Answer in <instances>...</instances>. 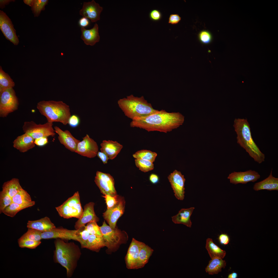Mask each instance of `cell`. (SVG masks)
Segmentation results:
<instances>
[{
	"instance_id": "obj_1",
	"label": "cell",
	"mask_w": 278,
	"mask_h": 278,
	"mask_svg": "<svg viewBox=\"0 0 278 278\" xmlns=\"http://www.w3.org/2000/svg\"><path fill=\"white\" fill-rule=\"evenodd\" d=\"M184 116L179 112L158 110L149 115L132 120V127L145 129L148 132L158 131L167 133L177 128L183 123Z\"/></svg>"
},
{
	"instance_id": "obj_2",
	"label": "cell",
	"mask_w": 278,
	"mask_h": 278,
	"mask_svg": "<svg viewBox=\"0 0 278 278\" xmlns=\"http://www.w3.org/2000/svg\"><path fill=\"white\" fill-rule=\"evenodd\" d=\"M54 243V261L66 269L67 276L70 278L73 275L81 255L80 249L74 243L66 242L60 238L56 239Z\"/></svg>"
},
{
	"instance_id": "obj_3",
	"label": "cell",
	"mask_w": 278,
	"mask_h": 278,
	"mask_svg": "<svg viewBox=\"0 0 278 278\" xmlns=\"http://www.w3.org/2000/svg\"><path fill=\"white\" fill-rule=\"evenodd\" d=\"M233 126L237 134V143L259 164L265 161V154L260 150L252 137L250 125L247 119L236 118Z\"/></svg>"
},
{
	"instance_id": "obj_4",
	"label": "cell",
	"mask_w": 278,
	"mask_h": 278,
	"mask_svg": "<svg viewBox=\"0 0 278 278\" xmlns=\"http://www.w3.org/2000/svg\"><path fill=\"white\" fill-rule=\"evenodd\" d=\"M117 103L125 115L132 120L149 115L158 111L154 109L143 96L138 97L131 94L119 99Z\"/></svg>"
},
{
	"instance_id": "obj_5",
	"label": "cell",
	"mask_w": 278,
	"mask_h": 278,
	"mask_svg": "<svg viewBox=\"0 0 278 278\" xmlns=\"http://www.w3.org/2000/svg\"><path fill=\"white\" fill-rule=\"evenodd\" d=\"M37 108L49 122H59L66 125L71 116L69 106L62 101H41Z\"/></svg>"
},
{
	"instance_id": "obj_6",
	"label": "cell",
	"mask_w": 278,
	"mask_h": 278,
	"mask_svg": "<svg viewBox=\"0 0 278 278\" xmlns=\"http://www.w3.org/2000/svg\"><path fill=\"white\" fill-rule=\"evenodd\" d=\"M55 208L59 216L64 218H80L83 209L81 203L79 192H75L72 196Z\"/></svg>"
},
{
	"instance_id": "obj_7",
	"label": "cell",
	"mask_w": 278,
	"mask_h": 278,
	"mask_svg": "<svg viewBox=\"0 0 278 278\" xmlns=\"http://www.w3.org/2000/svg\"><path fill=\"white\" fill-rule=\"evenodd\" d=\"M99 227L106 246L110 251H113L117 249L120 245L125 242L128 238L127 235L116 228H112L106 224L105 221Z\"/></svg>"
},
{
	"instance_id": "obj_8",
	"label": "cell",
	"mask_w": 278,
	"mask_h": 278,
	"mask_svg": "<svg viewBox=\"0 0 278 278\" xmlns=\"http://www.w3.org/2000/svg\"><path fill=\"white\" fill-rule=\"evenodd\" d=\"M53 123L47 122L41 124H37L32 121L24 122L22 126L23 132L36 139L43 137L54 136L55 135Z\"/></svg>"
},
{
	"instance_id": "obj_9",
	"label": "cell",
	"mask_w": 278,
	"mask_h": 278,
	"mask_svg": "<svg viewBox=\"0 0 278 278\" xmlns=\"http://www.w3.org/2000/svg\"><path fill=\"white\" fill-rule=\"evenodd\" d=\"M18 98L13 88L5 90L0 93V116L6 117L10 113L18 109Z\"/></svg>"
},
{
	"instance_id": "obj_10",
	"label": "cell",
	"mask_w": 278,
	"mask_h": 278,
	"mask_svg": "<svg viewBox=\"0 0 278 278\" xmlns=\"http://www.w3.org/2000/svg\"><path fill=\"white\" fill-rule=\"evenodd\" d=\"M94 182L104 195L112 196L117 195L113 177L109 174L98 171L95 177Z\"/></svg>"
},
{
	"instance_id": "obj_11",
	"label": "cell",
	"mask_w": 278,
	"mask_h": 278,
	"mask_svg": "<svg viewBox=\"0 0 278 278\" xmlns=\"http://www.w3.org/2000/svg\"><path fill=\"white\" fill-rule=\"evenodd\" d=\"M98 150L97 142L86 134L82 141L78 143L75 152L87 158H92L97 155Z\"/></svg>"
},
{
	"instance_id": "obj_12",
	"label": "cell",
	"mask_w": 278,
	"mask_h": 278,
	"mask_svg": "<svg viewBox=\"0 0 278 278\" xmlns=\"http://www.w3.org/2000/svg\"><path fill=\"white\" fill-rule=\"evenodd\" d=\"M0 29L5 38L14 45L19 43L16 31L11 19L6 13L0 11Z\"/></svg>"
},
{
	"instance_id": "obj_13",
	"label": "cell",
	"mask_w": 278,
	"mask_h": 278,
	"mask_svg": "<svg viewBox=\"0 0 278 278\" xmlns=\"http://www.w3.org/2000/svg\"><path fill=\"white\" fill-rule=\"evenodd\" d=\"M78 229L69 230L60 228H55L47 231L42 232V239L60 238L72 239L79 242L77 234Z\"/></svg>"
},
{
	"instance_id": "obj_14",
	"label": "cell",
	"mask_w": 278,
	"mask_h": 278,
	"mask_svg": "<svg viewBox=\"0 0 278 278\" xmlns=\"http://www.w3.org/2000/svg\"><path fill=\"white\" fill-rule=\"evenodd\" d=\"M176 197L183 200L184 198L185 179L180 171L175 170L168 177Z\"/></svg>"
},
{
	"instance_id": "obj_15",
	"label": "cell",
	"mask_w": 278,
	"mask_h": 278,
	"mask_svg": "<svg viewBox=\"0 0 278 278\" xmlns=\"http://www.w3.org/2000/svg\"><path fill=\"white\" fill-rule=\"evenodd\" d=\"M260 176L257 171L249 170L244 172L234 171L229 174L228 179L231 183L235 185L239 184H246L255 182L259 179Z\"/></svg>"
},
{
	"instance_id": "obj_16",
	"label": "cell",
	"mask_w": 278,
	"mask_h": 278,
	"mask_svg": "<svg viewBox=\"0 0 278 278\" xmlns=\"http://www.w3.org/2000/svg\"><path fill=\"white\" fill-rule=\"evenodd\" d=\"M103 10L102 7L92 0L88 2H84L79 14L83 17L90 19L92 22H94L100 20V14Z\"/></svg>"
},
{
	"instance_id": "obj_17",
	"label": "cell",
	"mask_w": 278,
	"mask_h": 278,
	"mask_svg": "<svg viewBox=\"0 0 278 278\" xmlns=\"http://www.w3.org/2000/svg\"><path fill=\"white\" fill-rule=\"evenodd\" d=\"M144 243L133 238L125 257L127 267L136 269L141 248Z\"/></svg>"
},
{
	"instance_id": "obj_18",
	"label": "cell",
	"mask_w": 278,
	"mask_h": 278,
	"mask_svg": "<svg viewBox=\"0 0 278 278\" xmlns=\"http://www.w3.org/2000/svg\"><path fill=\"white\" fill-rule=\"evenodd\" d=\"M125 205V201L120 198L116 206L111 208L107 209L103 213L104 219L112 228H116L117 220L124 213Z\"/></svg>"
},
{
	"instance_id": "obj_19",
	"label": "cell",
	"mask_w": 278,
	"mask_h": 278,
	"mask_svg": "<svg viewBox=\"0 0 278 278\" xmlns=\"http://www.w3.org/2000/svg\"><path fill=\"white\" fill-rule=\"evenodd\" d=\"M55 131L58 135V138L60 142L68 150L75 152L78 143L80 141L75 138L69 131H63L59 127H54Z\"/></svg>"
},
{
	"instance_id": "obj_20",
	"label": "cell",
	"mask_w": 278,
	"mask_h": 278,
	"mask_svg": "<svg viewBox=\"0 0 278 278\" xmlns=\"http://www.w3.org/2000/svg\"><path fill=\"white\" fill-rule=\"evenodd\" d=\"M94 205L93 202H89L85 205L81 217L75 223L74 227L76 230L85 226L86 224L91 221L97 222L99 221V218L95 213Z\"/></svg>"
},
{
	"instance_id": "obj_21",
	"label": "cell",
	"mask_w": 278,
	"mask_h": 278,
	"mask_svg": "<svg viewBox=\"0 0 278 278\" xmlns=\"http://www.w3.org/2000/svg\"><path fill=\"white\" fill-rule=\"evenodd\" d=\"M100 146L101 151L106 153L110 160L115 159L123 147L117 141L110 140L103 141Z\"/></svg>"
},
{
	"instance_id": "obj_22",
	"label": "cell",
	"mask_w": 278,
	"mask_h": 278,
	"mask_svg": "<svg viewBox=\"0 0 278 278\" xmlns=\"http://www.w3.org/2000/svg\"><path fill=\"white\" fill-rule=\"evenodd\" d=\"M34 139L25 133L19 136L13 142V146L21 152H25L35 146Z\"/></svg>"
},
{
	"instance_id": "obj_23",
	"label": "cell",
	"mask_w": 278,
	"mask_h": 278,
	"mask_svg": "<svg viewBox=\"0 0 278 278\" xmlns=\"http://www.w3.org/2000/svg\"><path fill=\"white\" fill-rule=\"evenodd\" d=\"M81 38L86 45L92 46L99 41L100 37L99 33V27L97 23L90 29H87L81 27Z\"/></svg>"
},
{
	"instance_id": "obj_24",
	"label": "cell",
	"mask_w": 278,
	"mask_h": 278,
	"mask_svg": "<svg viewBox=\"0 0 278 278\" xmlns=\"http://www.w3.org/2000/svg\"><path fill=\"white\" fill-rule=\"evenodd\" d=\"M27 227L42 232L49 231L56 227L50 218L47 216L36 220L28 221L27 224Z\"/></svg>"
},
{
	"instance_id": "obj_25",
	"label": "cell",
	"mask_w": 278,
	"mask_h": 278,
	"mask_svg": "<svg viewBox=\"0 0 278 278\" xmlns=\"http://www.w3.org/2000/svg\"><path fill=\"white\" fill-rule=\"evenodd\" d=\"M272 171V169L267 178L254 185L253 187L254 190L256 191L262 190H278V178L273 176Z\"/></svg>"
},
{
	"instance_id": "obj_26",
	"label": "cell",
	"mask_w": 278,
	"mask_h": 278,
	"mask_svg": "<svg viewBox=\"0 0 278 278\" xmlns=\"http://www.w3.org/2000/svg\"><path fill=\"white\" fill-rule=\"evenodd\" d=\"M194 209L193 207L181 209L177 214L172 217V221L175 224H181L191 227L192 222L190 217Z\"/></svg>"
},
{
	"instance_id": "obj_27",
	"label": "cell",
	"mask_w": 278,
	"mask_h": 278,
	"mask_svg": "<svg viewBox=\"0 0 278 278\" xmlns=\"http://www.w3.org/2000/svg\"><path fill=\"white\" fill-rule=\"evenodd\" d=\"M2 189L3 192L12 198L23 188L20 185L19 179L14 178L4 182Z\"/></svg>"
},
{
	"instance_id": "obj_28",
	"label": "cell",
	"mask_w": 278,
	"mask_h": 278,
	"mask_svg": "<svg viewBox=\"0 0 278 278\" xmlns=\"http://www.w3.org/2000/svg\"><path fill=\"white\" fill-rule=\"evenodd\" d=\"M205 248L211 259L215 258L223 259L226 254L225 251L215 244L211 238L206 239Z\"/></svg>"
},
{
	"instance_id": "obj_29",
	"label": "cell",
	"mask_w": 278,
	"mask_h": 278,
	"mask_svg": "<svg viewBox=\"0 0 278 278\" xmlns=\"http://www.w3.org/2000/svg\"><path fill=\"white\" fill-rule=\"evenodd\" d=\"M226 266L225 260L221 258H215L211 259L209 261L205 270L209 275L217 274L221 272L222 268H224Z\"/></svg>"
},
{
	"instance_id": "obj_30",
	"label": "cell",
	"mask_w": 278,
	"mask_h": 278,
	"mask_svg": "<svg viewBox=\"0 0 278 278\" xmlns=\"http://www.w3.org/2000/svg\"><path fill=\"white\" fill-rule=\"evenodd\" d=\"M35 204L34 201L27 203L19 204L12 202L6 208L3 213L5 215L11 217H14L20 211L24 209L34 206Z\"/></svg>"
},
{
	"instance_id": "obj_31",
	"label": "cell",
	"mask_w": 278,
	"mask_h": 278,
	"mask_svg": "<svg viewBox=\"0 0 278 278\" xmlns=\"http://www.w3.org/2000/svg\"><path fill=\"white\" fill-rule=\"evenodd\" d=\"M153 250L144 243L142 246L140 250L136 269L143 267L147 263L150 257L152 255Z\"/></svg>"
},
{
	"instance_id": "obj_32",
	"label": "cell",
	"mask_w": 278,
	"mask_h": 278,
	"mask_svg": "<svg viewBox=\"0 0 278 278\" xmlns=\"http://www.w3.org/2000/svg\"><path fill=\"white\" fill-rule=\"evenodd\" d=\"M106 246L103 237L90 234L89 237L85 248L91 250L98 252L100 249Z\"/></svg>"
},
{
	"instance_id": "obj_33",
	"label": "cell",
	"mask_w": 278,
	"mask_h": 278,
	"mask_svg": "<svg viewBox=\"0 0 278 278\" xmlns=\"http://www.w3.org/2000/svg\"><path fill=\"white\" fill-rule=\"evenodd\" d=\"M15 84L10 76L0 66V93L6 89L13 88Z\"/></svg>"
},
{
	"instance_id": "obj_34",
	"label": "cell",
	"mask_w": 278,
	"mask_h": 278,
	"mask_svg": "<svg viewBox=\"0 0 278 278\" xmlns=\"http://www.w3.org/2000/svg\"><path fill=\"white\" fill-rule=\"evenodd\" d=\"M157 156L156 153L146 150H139L133 155V157L135 159L148 160L152 162L155 161Z\"/></svg>"
},
{
	"instance_id": "obj_35",
	"label": "cell",
	"mask_w": 278,
	"mask_h": 278,
	"mask_svg": "<svg viewBox=\"0 0 278 278\" xmlns=\"http://www.w3.org/2000/svg\"><path fill=\"white\" fill-rule=\"evenodd\" d=\"M13 202L22 204L30 203L32 201L30 195L23 189L12 198Z\"/></svg>"
},
{
	"instance_id": "obj_36",
	"label": "cell",
	"mask_w": 278,
	"mask_h": 278,
	"mask_svg": "<svg viewBox=\"0 0 278 278\" xmlns=\"http://www.w3.org/2000/svg\"><path fill=\"white\" fill-rule=\"evenodd\" d=\"M136 166L141 171L146 172L153 170L154 168L153 162L147 160L135 159V160Z\"/></svg>"
},
{
	"instance_id": "obj_37",
	"label": "cell",
	"mask_w": 278,
	"mask_h": 278,
	"mask_svg": "<svg viewBox=\"0 0 278 278\" xmlns=\"http://www.w3.org/2000/svg\"><path fill=\"white\" fill-rule=\"evenodd\" d=\"M48 2V0H34L31 9L34 17L39 15L41 11L45 10V7Z\"/></svg>"
},
{
	"instance_id": "obj_38",
	"label": "cell",
	"mask_w": 278,
	"mask_h": 278,
	"mask_svg": "<svg viewBox=\"0 0 278 278\" xmlns=\"http://www.w3.org/2000/svg\"><path fill=\"white\" fill-rule=\"evenodd\" d=\"M27 231L21 237L36 241H40L42 232L35 229L28 228Z\"/></svg>"
},
{
	"instance_id": "obj_39",
	"label": "cell",
	"mask_w": 278,
	"mask_h": 278,
	"mask_svg": "<svg viewBox=\"0 0 278 278\" xmlns=\"http://www.w3.org/2000/svg\"><path fill=\"white\" fill-rule=\"evenodd\" d=\"M19 247L21 248L33 249L36 248L41 243V241H36L20 237L18 240Z\"/></svg>"
},
{
	"instance_id": "obj_40",
	"label": "cell",
	"mask_w": 278,
	"mask_h": 278,
	"mask_svg": "<svg viewBox=\"0 0 278 278\" xmlns=\"http://www.w3.org/2000/svg\"><path fill=\"white\" fill-rule=\"evenodd\" d=\"M77 233L79 240L82 248H85L88 240L90 234L85 228V226L78 229Z\"/></svg>"
},
{
	"instance_id": "obj_41",
	"label": "cell",
	"mask_w": 278,
	"mask_h": 278,
	"mask_svg": "<svg viewBox=\"0 0 278 278\" xmlns=\"http://www.w3.org/2000/svg\"><path fill=\"white\" fill-rule=\"evenodd\" d=\"M13 202L12 198L2 190L0 192V213Z\"/></svg>"
},
{
	"instance_id": "obj_42",
	"label": "cell",
	"mask_w": 278,
	"mask_h": 278,
	"mask_svg": "<svg viewBox=\"0 0 278 278\" xmlns=\"http://www.w3.org/2000/svg\"><path fill=\"white\" fill-rule=\"evenodd\" d=\"M97 222L92 221L88 223L85 228L89 233L98 236L102 237V235L100 227L98 225Z\"/></svg>"
},
{
	"instance_id": "obj_43",
	"label": "cell",
	"mask_w": 278,
	"mask_h": 278,
	"mask_svg": "<svg viewBox=\"0 0 278 278\" xmlns=\"http://www.w3.org/2000/svg\"><path fill=\"white\" fill-rule=\"evenodd\" d=\"M102 196L105 198L107 209L111 208L116 206L120 199L117 195L112 196L109 195H105Z\"/></svg>"
},
{
	"instance_id": "obj_44",
	"label": "cell",
	"mask_w": 278,
	"mask_h": 278,
	"mask_svg": "<svg viewBox=\"0 0 278 278\" xmlns=\"http://www.w3.org/2000/svg\"><path fill=\"white\" fill-rule=\"evenodd\" d=\"M198 37L201 42L202 43L207 44L211 42L212 36L210 33L206 30L201 31L199 34Z\"/></svg>"
},
{
	"instance_id": "obj_45",
	"label": "cell",
	"mask_w": 278,
	"mask_h": 278,
	"mask_svg": "<svg viewBox=\"0 0 278 278\" xmlns=\"http://www.w3.org/2000/svg\"><path fill=\"white\" fill-rule=\"evenodd\" d=\"M149 18L153 21H157L161 18L162 15L161 12L157 9H153L150 11L149 13Z\"/></svg>"
},
{
	"instance_id": "obj_46",
	"label": "cell",
	"mask_w": 278,
	"mask_h": 278,
	"mask_svg": "<svg viewBox=\"0 0 278 278\" xmlns=\"http://www.w3.org/2000/svg\"><path fill=\"white\" fill-rule=\"evenodd\" d=\"M80 123V119L78 117L75 115L71 116L68 121V124L70 126L73 128L77 126Z\"/></svg>"
},
{
	"instance_id": "obj_47",
	"label": "cell",
	"mask_w": 278,
	"mask_h": 278,
	"mask_svg": "<svg viewBox=\"0 0 278 278\" xmlns=\"http://www.w3.org/2000/svg\"><path fill=\"white\" fill-rule=\"evenodd\" d=\"M181 17L178 14H171L169 18L168 23L171 24H176L181 20Z\"/></svg>"
},
{
	"instance_id": "obj_48",
	"label": "cell",
	"mask_w": 278,
	"mask_h": 278,
	"mask_svg": "<svg viewBox=\"0 0 278 278\" xmlns=\"http://www.w3.org/2000/svg\"><path fill=\"white\" fill-rule=\"evenodd\" d=\"M35 144L39 146H43L46 144L48 142L47 137H43L38 138L34 140Z\"/></svg>"
},
{
	"instance_id": "obj_49",
	"label": "cell",
	"mask_w": 278,
	"mask_h": 278,
	"mask_svg": "<svg viewBox=\"0 0 278 278\" xmlns=\"http://www.w3.org/2000/svg\"><path fill=\"white\" fill-rule=\"evenodd\" d=\"M219 241L222 244L226 245L229 242L230 239L229 236L226 234L222 233L220 235L218 238Z\"/></svg>"
},
{
	"instance_id": "obj_50",
	"label": "cell",
	"mask_w": 278,
	"mask_h": 278,
	"mask_svg": "<svg viewBox=\"0 0 278 278\" xmlns=\"http://www.w3.org/2000/svg\"><path fill=\"white\" fill-rule=\"evenodd\" d=\"M97 155L104 164L107 163L108 160L109 159L106 153L101 151H98Z\"/></svg>"
},
{
	"instance_id": "obj_51",
	"label": "cell",
	"mask_w": 278,
	"mask_h": 278,
	"mask_svg": "<svg viewBox=\"0 0 278 278\" xmlns=\"http://www.w3.org/2000/svg\"><path fill=\"white\" fill-rule=\"evenodd\" d=\"M90 22L88 19L84 17L80 18L78 22L79 25L81 27L84 28L88 26Z\"/></svg>"
},
{
	"instance_id": "obj_52",
	"label": "cell",
	"mask_w": 278,
	"mask_h": 278,
	"mask_svg": "<svg viewBox=\"0 0 278 278\" xmlns=\"http://www.w3.org/2000/svg\"><path fill=\"white\" fill-rule=\"evenodd\" d=\"M149 179L150 182L153 184L158 183L159 181L158 176L155 174L152 173L150 176Z\"/></svg>"
},
{
	"instance_id": "obj_53",
	"label": "cell",
	"mask_w": 278,
	"mask_h": 278,
	"mask_svg": "<svg viewBox=\"0 0 278 278\" xmlns=\"http://www.w3.org/2000/svg\"><path fill=\"white\" fill-rule=\"evenodd\" d=\"M15 1L14 0H0V7L3 9L5 7V5L8 4L10 2Z\"/></svg>"
},
{
	"instance_id": "obj_54",
	"label": "cell",
	"mask_w": 278,
	"mask_h": 278,
	"mask_svg": "<svg viewBox=\"0 0 278 278\" xmlns=\"http://www.w3.org/2000/svg\"><path fill=\"white\" fill-rule=\"evenodd\" d=\"M23 1L25 4L31 7L33 4L34 0H24Z\"/></svg>"
},
{
	"instance_id": "obj_55",
	"label": "cell",
	"mask_w": 278,
	"mask_h": 278,
	"mask_svg": "<svg viewBox=\"0 0 278 278\" xmlns=\"http://www.w3.org/2000/svg\"><path fill=\"white\" fill-rule=\"evenodd\" d=\"M237 277V274L235 272H233L231 274H229L228 276V278H236Z\"/></svg>"
}]
</instances>
